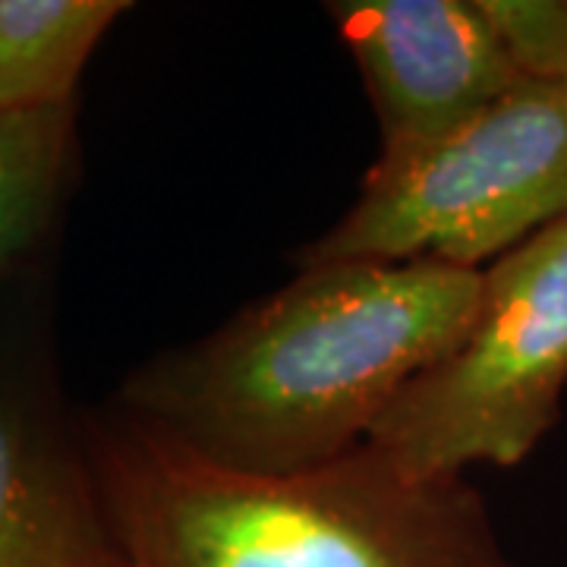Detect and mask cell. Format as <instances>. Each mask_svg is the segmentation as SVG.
Here are the masks:
<instances>
[{
  "instance_id": "6da1fadb",
  "label": "cell",
  "mask_w": 567,
  "mask_h": 567,
  "mask_svg": "<svg viewBox=\"0 0 567 567\" xmlns=\"http://www.w3.org/2000/svg\"><path fill=\"white\" fill-rule=\"evenodd\" d=\"M480 293L483 271L454 265H306L215 334L142 365L123 406L224 466H322L365 445L464 334Z\"/></svg>"
},
{
  "instance_id": "7a4b0ae2",
  "label": "cell",
  "mask_w": 567,
  "mask_h": 567,
  "mask_svg": "<svg viewBox=\"0 0 567 567\" xmlns=\"http://www.w3.org/2000/svg\"><path fill=\"white\" fill-rule=\"evenodd\" d=\"M85 457L130 567H511L464 476H413L369 442L259 473L121 416Z\"/></svg>"
},
{
  "instance_id": "3957f363",
  "label": "cell",
  "mask_w": 567,
  "mask_h": 567,
  "mask_svg": "<svg viewBox=\"0 0 567 567\" xmlns=\"http://www.w3.org/2000/svg\"><path fill=\"white\" fill-rule=\"evenodd\" d=\"M567 221V82L520 80L439 140L382 152L360 199L300 262L483 271Z\"/></svg>"
},
{
  "instance_id": "277c9868",
  "label": "cell",
  "mask_w": 567,
  "mask_h": 567,
  "mask_svg": "<svg viewBox=\"0 0 567 567\" xmlns=\"http://www.w3.org/2000/svg\"><path fill=\"white\" fill-rule=\"evenodd\" d=\"M567 388V221L483 268L464 334L398 394L369 445L413 476L517 466L558 420Z\"/></svg>"
},
{
  "instance_id": "5b68a950",
  "label": "cell",
  "mask_w": 567,
  "mask_h": 567,
  "mask_svg": "<svg viewBox=\"0 0 567 567\" xmlns=\"http://www.w3.org/2000/svg\"><path fill=\"white\" fill-rule=\"evenodd\" d=\"M328 13L363 73L382 152L445 136L520 82L480 0H344Z\"/></svg>"
},
{
  "instance_id": "8992f818",
  "label": "cell",
  "mask_w": 567,
  "mask_h": 567,
  "mask_svg": "<svg viewBox=\"0 0 567 567\" xmlns=\"http://www.w3.org/2000/svg\"><path fill=\"white\" fill-rule=\"evenodd\" d=\"M0 567H130L89 457L0 388Z\"/></svg>"
},
{
  "instance_id": "52a82bcc",
  "label": "cell",
  "mask_w": 567,
  "mask_h": 567,
  "mask_svg": "<svg viewBox=\"0 0 567 567\" xmlns=\"http://www.w3.org/2000/svg\"><path fill=\"white\" fill-rule=\"evenodd\" d=\"M121 0H0V117L73 107V92Z\"/></svg>"
},
{
  "instance_id": "ba28073f",
  "label": "cell",
  "mask_w": 567,
  "mask_h": 567,
  "mask_svg": "<svg viewBox=\"0 0 567 567\" xmlns=\"http://www.w3.org/2000/svg\"><path fill=\"white\" fill-rule=\"evenodd\" d=\"M73 158V107L0 117V271L39 244Z\"/></svg>"
},
{
  "instance_id": "9c48e42d",
  "label": "cell",
  "mask_w": 567,
  "mask_h": 567,
  "mask_svg": "<svg viewBox=\"0 0 567 567\" xmlns=\"http://www.w3.org/2000/svg\"><path fill=\"white\" fill-rule=\"evenodd\" d=\"M520 80L567 82V0H480Z\"/></svg>"
}]
</instances>
